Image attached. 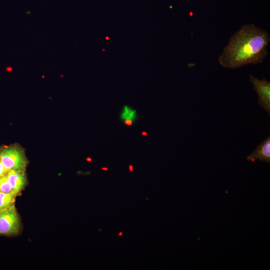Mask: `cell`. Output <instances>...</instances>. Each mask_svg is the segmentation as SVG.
Returning a JSON list of instances; mask_svg holds the SVG:
<instances>
[{
    "instance_id": "cell-1",
    "label": "cell",
    "mask_w": 270,
    "mask_h": 270,
    "mask_svg": "<svg viewBox=\"0 0 270 270\" xmlns=\"http://www.w3.org/2000/svg\"><path fill=\"white\" fill-rule=\"evenodd\" d=\"M270 42L264 30L254 24L244 25L230 38L218 62L232 69L261 63L268 55Z\"/></svg>"
},
{
    "instance_id": "cell-2",
    "label": "cell",
    "mask_w": 270,
    "mask_h": 270,
    "mask_svg": "<svg viewBox=\"0 0 270 270\" xmlns=\"http://www.w3.org/2000/svg\"><path fill=\"white\" fill-rule=\"evenodd\" d=\"M0 160L8 170L25 171L26 157L22 150L16 146H9L0 150Z\"/></svg>"
},
{
    "instance_id": "cell-3",
    "label": "cell",
    "mask_w": 270,
    "mask_h": 270,
    "mask_svg": "<svg viewBox=\"0 0 270 270\" xmlns=\"http://www.w3.org/2000/svg\"><path fill=\"white\" fill-rule=\"evenodd\" d=\"M20 226L14 203L0 211V234H16L18 232Z\"/></svg>"
},
{
    "instance_id": "cell-4",
    "label": "cell",
    "mask_w": 270,
    "mask_h": 270,
    "mask_svg": "<svg viewBox=\"0 0 270 270\" xmlns=\"http://www.w3.org/2000/svg\"><path fill=\"white\" fill-rule=\"evenodd\" d=\"M250 80L256 92L260 105L270 114V82L266 78L260 80L250 76Z\"/></svg>"
},
{
    "instance_id": "cell-5",
    "label": "cell",
    "mask_w": 270,
    "mask_h": 270,
    "mask_svg": "<svg viewBox=\"0 0 270 270\" xmlns=\"http://www.w3.org/2000/svg\"><path fill=\"white\" fill-rule=\"evenodd\" d=\"M6 177L10 184L14 194L18 195L24 188L26 184V176L24 171L10 170Z\"/></svg>"
},
{
    "instance_id": "cell-6",
    "label": "cell",
    "mask_w": 270,
    "mask_h": 270,
    "mask_svg": "<svg viewBox=\"0 0 270 270\" xmlns=\"http://www.w3.org/2000/svg\"><path fill=\"white\" fill-rule=\"evenodd\" d=\"M248 161L256 160L270 162V136H268L258 144L255 150L246 157Z\"/></svg>"
},
{
    "instance_id": "cell-7",
    "label": "cell",
    "mask_w": 270,
    "mask_h": 270,
    "mask_svg": "<svg viewBox=\"0 0 270 270\" xmlns=\"http://www.w3.org/2000/svg\"><path fill=\"white\" fill-rule=\"evenodd\" d=\"M16 196L0 192V211L14 203Z\"/></svg>"
},
{
    "instance_id": "cell-8",
    "label": "cell",
    "mask_w": 270,
    "mask_h": 270,
    "mask_svg": "<svg viewBox=\"0 0 270 270\" xmlns=\"http://www.w3.org/2000/svg\"><path fill=\"white\" fill-rule=\"evenodd\" d=\"M0 192L12 194L16 196L6 176L0 178Z\"/></svg>"
},
{
    "instance_id": "cell-9",
    "label": "cell",
    "mask_w": 270,
    "mask_h": 270,
    "mask_svg": "<svg viewBox=\"0 0 270 270\" xmlns=\"http://www.w3.org/2000/svg\"><path fill=\"white\" fill-rule=\"evenodd\" d=\"M136 110H132L126 106L124 108V110L122 114V118L126 120H133L136 118Z\"/></svg>"
},
{
    "instance_id": "cell-10",
    "label": "cell",
    "mask_w": 270,
    "mask_h": 270,
    "mask_svg": "<svg viewBox=\"0 0 270 270\" xmlns=\"http://www.w3.org/2000/svg\"><path fill=\"white\" fill-rule=\"evenodd\" d=\"M8 171L0 160V178L6 176Z\"/></svg>"
},
{
    "instance_id": "cell-11",
    "label": "cell",
    "mask_w": 270,
    "mask_h": 270,
    "mask_svg": "<svg viewBox=\"0 0 270 270\" xmlns=\"http://www.w3.org/2000/svg\"><path fill=\"white\" fill-rule=\"evenodd\" d=\"M125 123L128 125H131L132 124V121L130 120H126Z\"/></svg>"
},
{
    "instance_id": "cell-12",
    "label": "cell",
    "mask_w": 270,
    "mask_h": 270,
    "mask_svg": "<svg viewBox=\"0 0 270 270\" xmlns=\"http://www.w3.org/2000/svg\"><path fill=\"white\" fill-rule=\"evenodd\" d=\"M130 171H132V166H130Z\"/></svg>"
},
{
    "instance_id": "cell-13",
    "label": "cell",
    "mask_w": 270,
    "mask_h": 270,
    "mask_svg": "<svg viewBox=\"0 0 270 270\" xmlns=\"http://www.w3.org/2000/svg\"><path fill=\"white\" fill-rule=\"evenodd\" d=\"M142 134L143 135H144V136H146V135H147V134H146V132H142Z\"/></svg>"
},
{
    "instance_id": "cell-14",
    "label": "cell",
    "mask_w": 270,
    "mask_h": 270,
    "mask_svg": "<svg viewBox=\"0 0 270 270\" xmlns=\"http://www.w3.org/2000/svg\"><path fill=\"white\" fill-rule=\"evenodd\" d=\"M102 169L104 170H108L107 168H102Z\"/></svg>"
},
{
    "instance_id": "cell-15",
    "label": "cell",
    "mask_w": 270,
    "mask_h": 270,
    "mask_svg": "<svg viewBox=\"0 0 270 270\" xmlns=\"http://www.w3.org/2000/svg\"><path fill=\"white\" fill-rule=\"evenodd\" d=\"M122 234V233L120 232V236H121Z\"/></svg>"
}]
</instances>
